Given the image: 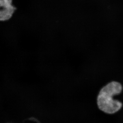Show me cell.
<instances>
[{"label":"cell","instance_id":"obj_1","mask_svg":"<svg viewBox=\"0 0 123 123\" xmlns=\"http://www.w3.org/2000/svg\"><path fill=\"white\" fill-rule=\"evenodd\" d=\"M123 90L122 84L116 81H111L99 90L97 98L98 109L108 115H114L122 110V102L115 99L114 97L120 94Z\"/></svg>","mask_w":123,"mask_h":123},{"label":"cell","instance_id":"obj_2","mask_svg":"<svg viewBox=\"0 0 123 123\" xmlns=\"http://www.w3.org/2000/svg\"><path fill=\"white\" fill-rule=\"evenodd\" d=\"M12 0H0V21L9 19L15 8L12 5Z\"/></svg>","mask_w":123,"mask_h":123}]
</instances>
